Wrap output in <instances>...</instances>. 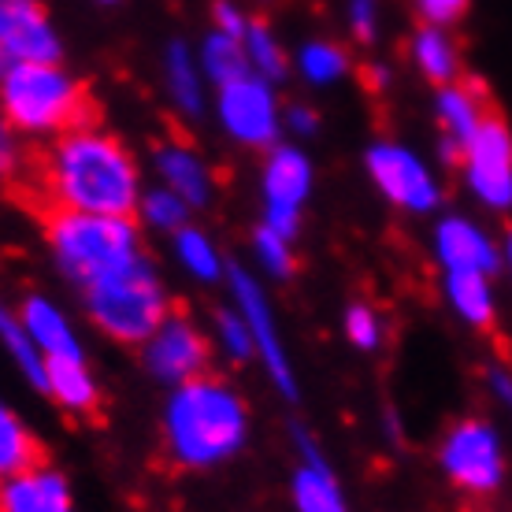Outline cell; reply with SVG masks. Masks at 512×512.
Returning <instances> with one entry per match:
<instances>
[{"mask_svg":"<svg viewBox=\"0 0 512 512\" xmlns=\"http://www.w3.org/2000/svg\"><path fill=\"white\" fill-rule=\"evenodd\" d=\"M141 360H145V372L153 379H160L167 386H182L197 379V375H208L212 346H208L205 331L193 323L190 312L179 305L167 312V320L141 346Z\"/></svg>","mask_w":512,"mask_h":512,"instance_id":"cell-9","label":"cell"},{"mask_svg":"<svg viewBox=\"0 0 512 512\" xmlns=\"http://www.w3.org/2000/svg\"><path fill=\"white\" fill-rule=\"evenodd\" d=\"M201 67H205V75L216 82V86H227L234 78H245L253 75L249 71V56H245V45L231 34H212L205 38V49H201Z\"/></svg>","mask_w":512,"mask_h":512,"instance_id":"cell-26","label":"cell"},{"mask_svg":"<svg viewBox=\"0 0 512 512\" xmlns=\"http://www.w3.org/2000/svg\"><path fill=\"white\" fill-rule=\"evenodd\" d=\"M26 334L34 338V346L41 349V357H86V349L78 342L75 327L67 320L60 308L52 305L49 297L30 294L23 301V312H19Z\"/></svg>","mask_w":512,"mask_h":512,"instance_id":"cell-20","label":"cell"},{"mask_svg":"<svg viewBox=\"0 0 512 512\" xmlns=\"http://www.w3.org/2000/svg\"><path fill=\"white\" fill-rule=\"evenodd\" d=\"M216 116L219 127L227 130V138H234L245 149H271L279 141L282 112L271 93V82L264 78L245 75L219 86Z\"/></svg>","mask_w":512,"mask_h":512,"instance_id":"cell-10","label":"cell"},{"mask_svg":"<svg viewBox=\"0 0 512 512\" xmlns=\"http://www.w3.org/2000/svg\"><path fill=\"white\" fill-rule=\"evenodd\" d=\"M101 4H116V0H101Z\"/></svg>","mask_w":512,"mask_h":512,"instance_id":"cell-41","label":"cell"},{"mask_svg":"<svg viewBox=\"0 0 512 512\" xmlns=\"http://www.w3.org/2000/svg\"><path fill=\"white\" fill-rule=\"evenodd\" d=\"M501 271L512 279V227L505 231V238H501Z\"/></svg>","mask_w":512,"mask_h":512,"instance_id":"cell-40","label":"cell"},{"mask_svg":"<svg viewBox=\"0 0 512 512\" xmlns=\"http://www.w3.org/2000/svg\"><path fill=\"white\" fill-rule=\"evenodd\" d=\"M216 30L219 34H231V38L242 41L245 38V30H249V19H245L234 4H227V0H219L216 4Z\"/></svg>","mask_w":512,"mask_h":512,"instance_id":"cell-38","label":"cell"},{"mask_svg":"<svg viewBox=\"0 0 512 512\" xmlns=\"http://www.w3.org/2000/svg\"><path fill=\"white\" fill-rule=\"evenodd\" d=\"M346 338L357 349H364V353H372V349L383 346V323H379L372 305L353 301V305L346 308Z\"/></svg>","mask_w":512,"mask_h":512,"instance_id":"cell-32","label":"cell"},{"mask_svg":"<svg viewBox=\"0 0 512 512\" xmlns=\"http://www.w3.org/2000/svg\"><path fill=\"white\" fill-rule=\"evenodd\" d=\"M231 294H234L238 312H242L245 327L253 334L256 357L264 360V368L271 372V379H275V386L282 390V397H297L294 368H290V360H286V349H282V338H279V323H275V312H271V305H268L264 286H260L242 264H234Z\"/></svg>","mask_w":512,"mask_h":512,"instance_id":"cell-12","label":"cell"},{"mask_svg":"<svg viewBox=\"0 0 512 512\" xmlns=\"http://www.w3.org/2000/svg\"><path fill=\"white\" fill-rule=\"evenodd\" d=\"M45 242L67 279L90 286L101 275L127 268L141 256L134 216H90V212H45L38 216Z\"/></svg>","mask_w":512,"mask_h":512,"instance_id":"cell-5","label":"cell"},{"mask_svg":"<svg viewBox=\"0 0 512 512\" xmlns=\"http://www.w3.org/2000/svg\"><path fill=\"white\" fill-rule=\"evenodd\" d=\"M156 171H160V182H164L167 190H175L186 201L190 208H205L208 201H212V171H208V164L197 156V149L193 145H186V141L171 138L164 141L160 149H156Z\"/></svg>","mask_w":512,"mask_h":512,"instance_id":"cell-18","label":"cell"},{"mask_svg":"<svg viewBox=\"0 0 512 512\" xmlns=\"http://www.w3.org/2000/svg\"><path fill=\"white\" fill-rule=\"evenodd\" d=\"M435 260L442 275L446 271H479V275H498L501 271V242L468 216H442L435 223Z\"/></svg>","mask_w":512,"mask_h":512,"instance_id":"cell-14","label":"cell"},{"mask_svg":"<svg viewBox=\"0 0 512 512\" xmlns=\"http://www.w3.org/2000/svg\"><path fill=\"white\" fill-rule=\"evenodd\" d=\"M8 193L34 219L56 208L134 216L141 208V171L123 138L101 127H78L26 153Z\"/></svg>","mask_w":512,"mask_h":512,"instance_id":"cell-1","label":"cell"},{"mask_svg":"<svg viewBox=\"0 0 512 512\" xmlns=\"http://www.w3.org/2000/svg\"><path fill=\"white\" fill-rule=\"evenodd\" d=\"M286 123H290L297 134H312V130H316V123H320V116H316L312 108H305V104H294V108L286 112Z\"/></svg>","mask_w":512,"mask_h":512,"instance_id":"cell-39","label":"cell"},{"mask_svg":"<svg viewBox=\"0 0 512 512\" xmlns=\"http://www.w3.org/2000/svg\"><path fill=\"white\" fill-rule=\"evenodd\" d=\"M216 334L231 360H249L256 353L253 334H249V327H245L242 312H231V308L216 312Z\"/></svg>","mask_w":512,"mask_h":512,"instance_id":"cell-33","label":"cell"},{"mask_svg":"<svg viewBox=\"0 0 512 512\" xmlns=\"http://www.w3.org/2000/svg\"><path fill=\"white\" fill-rule=\"evenodd\" d=\"M175 253H179V264L190 271L193 279L216 282L223 275V256H219L216 242L205 231L190 227V223L182 231H175Z\"/></svg>","mask_w":512,"mask_h":512,"instance_id":"cell-27","label":"cell"},{"mask_svg":"<svg viewBox=\"0 0 512 512\" xmlns=\"http://www.w3.org/2000/svg\"><path fill=\"white\" fill-rule=\"evenodd\" d=\"M242 45H245V56H249V71L256 78L279 82L286 75V52H282V45L275 41V34L264 23H249Z\"/></svg>","mask_w":512,"mask_h":512,"instance_id":"cell-28","label":"cell"},{"mask_svg":"<svg viewBox=\"0 0 512 512\" xmlns=\"http://www.w3.org/2000/svg\"><path fill=\"white\" fill-rule=\"evenodd\" d=\"M253 242H256V256H260V264H264L268 275H275V279H290V275H294L297 260H294L290 238H282V234L271 231V227H256Z\"/></svg>","mask_w":512,"mask_h":512,"instance_id":"cell-31","label":"cell"},{"mask_svg":"<svg viewBox=\"0 0 512 512\" xmlns=\"http://www.w3.org/2000/svg\"><path fill=\"white\" fill-rule=\"evenodd\" d=\"M82 290H86V312L93 327L119 346H145L156 327L167 320V312L175 308L160 271L145 253L130 260L127 268L101 275Z\"/></svg>","mask_w":512,"mask_h":512,"instance_id":"cell-4","label":"cell"},{"mask_svg":"<svg viewBox=\"0 0 512 512\" xmlns=\"http://www.w3.org/2000/svg\"><path fill=\"white\" fill-rule=\"evenodd\" d=\"M160 438L175 468L205 472L242 453L249 438V409L231 383L216 375H197L190 383L171 386Z\"/></svg>","mask_w":512,"mask_h":512,"instance_id":"cell-2","label":"cell"},{"mask_svg":"<svg viewBox=\"0 0 512 512\" xmlns=\"http://www.w3.org/2000/svg\"><path fill=\"white\" fill-rule=\"evenodd\" d=\"M301 449H305V464L297 468L294 483H290L297 512H349L342 490L334 483L331 468L316 457V446L305 435H301Z\"/></svg>","mask_w":512,"mask_h":512,"instance_id":"cell-21","label":"cell"},{"mask_svg":"<svg viewBox=\"0 0 512 512\" xmlns=\"http://www.w3.org/2000/svg\"><path fill=\"white\" fill-rule=\"evenodd\" d=\"M412 64L431 86H449L461 78V49L446 34V26L423 23L412 38Z\"/></svg>","mask_w":512,"mask_h":512,"instance_id":"cell-22","label":"cell"},{"mask_svg":"<svg viewBox=\"0 0 512 512\" xmlns=\"http://www.w3.org/2000/svg\"><path fill=\"white\" fill-rule=\"evenodd\" d=\"M297 67L312 86H331L349 71V56L331 41H308L297 56Z\"/></svg>","mask_w":512,"mask_h":512,"instance_id":"cell-29","label":"cell"},{"mask_svg":"<svg viewBox=\"0 0 512 512\" xmlns=\"http://www.w3.org/2000/svg\"><path fill=\"white\" fill-rule=\"evenodd\" d=\"M23 149H19V141H15V127L8 119L0 116V182L8 186L15 179V171L23 167Z\"/></svg>","mask_w":512,"mask_h":512,"instance_id":"cell-35","label":"cell"},{"mask_svg":"<svg viewBox=\"0 0 512 512\" xmlns=\"http://www.w3.org/2000/svg\"><path fill=\"white\" fill-rule=\"evenodd\" d=\"M38 464H49L45 446L38 435L0 401V479H12L19 472H30Z\"/></svg>","mask_w":512,"mask_h":512,"instance_id":"cell-23","label":"cell"},{"mask_svg":"<svg viewBox=\"0 0 512 512\" xmlns=\"http://www.w3.org/2000/svg\"><path fill=\"white\" fill-rule=\"evenodd\" d=\"M164 78H167V97L175 101L182 116H201V71L193 64L190 49L175 41L167 49V64H164Z\"/></svg>","mask_w":512,"mask_h":512,"instance_id":"cell-24","label":"cell"},{"mask_svg":"<svg viewBox=\"0 0 512 512\" xmlns=\"http://www.w3.org/2000/svg\"><path fill=\"white\" fill-rule=\"evenodd\" d=\"M45 394L60 405V409L75 412L82 420H101L104 397L101 386L86 368V357H49L45 360Z\"/></svg>","mask_w":512,"mask_h":512,"instance_id":"cell-17","label":"cell"},{"mask_svg":"<svg viewBox=\"0 0 512 512\" xmlns=\"http://www.w3.org/2000/svg\"><path fill=\"white\" fill-rule=\"evenodd\" d=\"M412 4H416V15L427 26H453L464 19L472 0H412Z\"/></svg>","mask_w":512,"mask_h":512,"instance_id":"cell-34","label":"cell"},{"mask_svg":"<svg viewBox=\"0 0 512 512\" xmlns=\"http://www.w3.org/2000/svg\"><path fill=\"white\" fill-rule=\"evenodd\" d=\"M490 112H494L490 93L479 82H472V78H457L449 86H438L435 119H438V130H442L438 149H442V156L453 167L461 164V149L468 145V138H472L475 130L483 127V119Z\"/></svg>","mask_w":512,"mask_h":512,"instance_id":"cell-15","label":"cell"},{"mask_svg":"<svg viewBox=\"0 0 512 512\" xmlns=\"http://www.w3.org/2000/svg\"><path fill=\"white\" fill-rule=\"evenodd\" d=\"M26 60H60V38L41 0H0V75Z\"/></svg>","mask_w":512,"mask_h":512,"instance_id":"cell-13","label":"cell"},{"mask_svg":"<svg viewBox=\"0 0 512 512\" xmlns=\"http://www.w3.org/2000/svg\"><path fill=\"white\" fill-rule=\"evenodd\" d=\"M438 468L446 483L468 501L498 498L509 475L501 431L483 416H464L438 442Z\"/></svg>","mask_w":512,"mask_h":512,"instance_id":"cell-6","label":"cell"},{"mask_svg":"<svg viewBox=\"0 0 512 512\" xmlns=\"http://www.w3.org/2000/svg\"><path fill=\"white\" fill-rule=\"evenodd\" d=\"M0 512H75L67 479L49 464L0 479Z\"/></svg>","mask_w":512,"mask_h":512,"instance_id":"cell-16","label":"cell"},{"mask_svg":"<svg viewBox=\"0 0 512 512\" xmlns=\"http://www.w3.org/2000/svg\"><path fill=\"white\" fill-rule=\"evenodd\" d=\"M442 294L453 316L472 327V331H494L498 327V290H494V275H479V271H446L442 279Z\"/></svg>","mask_w":512,"mask_h":512,"instance_id":"cell-19","label":"cell"},{"mask_svg":"<svg viewBox=\"0 0 512 512\" xmlns=\"http://www.w3.org/2000/svg\"><path fill=\"white\" fill-rule=\"evenodd\" d=\"M138 212L145 216L149 227H156V231H171V234L182 231V227H186V219H190V205H186L175 190H167V186L145 193Z\"/></svg>","mask_w":512,"mask_h":512,"instance_id":"cell-30","label":"cell"},{"mask_svg":"<svg viewBox=\"0 0 512 512\" xmlns=\"http://www.w3.org/2000/svg\"><path fill=\"white\" fill-rule=\"evenodd\" d=\"M364 167L372 175L375 190L383 193L394 208L409 212V216H431L442 205V182L435 179V171L423 164L409 145L375 141L368 156H364Z\"/></svg>","mask_w":512,"mask_h":512,"instance_id":"cell-8","label":"cell"},{"mask_svg":"<svg viewBox=\"0 0 512 512\" xmlns=\"http://www.w3.org/2000/svg\"><path fill=\"white\" fill-rule=\"evenodd\" d=\"M264 190V227L294 242L301 231V208L312 193V164L294 145H271L268 164L260 171Z\"/></svg>","mask_w":512,"mask_h":512,"instance_id":"cell-11","label":"cell"},{"mask_svg":"<svg viewBox=\"0 0 512 512\" xmlns=\"http://www.w3.org/2000/svg\"><path fill=\"white\" fill-rule=\"evenodd\" d=\"M0 116L15 134L49 141L78 127H101V104L60 60H26L0 75Z\"/></svg>","mask_w":512,"mask_h":512,"instance_id":"cell-3","label":"cell"},{"mask_svg":"<svg viewBox=\"0 0 512 512\" xmlns=\"http://www.w3.org/2000/svg\"><path fill=\"white\" fill-rule=\"evenodd\" d=\"M487 390L494 394L501 409L512 416V368L509 364H490L487 368Z\"/></svg>","mask_w":512,"mask_h":512,"instance_id":"cell-36","label":"cell"},{"mask_svg":"<svg viewBox=\"0 0 512 512\" xmlns=\"http://www.w3.org/2000/svg\"><path fill=\"white\" fill-rule=\"evenodd\" d=\"M349 23H353V34L360 41L375 38V0H353L349 4Z\"/></svg>","mask_w":512,"mask_h":512,"instance_id":"cell-37","label":"cell"},{"mask_svg":"<svg viewBox=\"0 0 512 512\" xmlns=\"http://www.w3.org/2000/svg\"><path fill=\"white\" fill-rule=\"evenodd\" d=\"M464 179V190L472 193L479 205L494 216L512 212V130L509 123L490 112L483 127L475 130L468 145L461 149L457 164Z\"/></svg>","mask_w":512,"mask_h":512,"instance_id":"cell-7","label":"cell"},{"mask_svg":"<svg viewBox=\"0 0 512 512\" xmlns=\"http://www.w3.org/2000/svg\"><path fill=\"white\" fill-rule=\"evenodd\" d=\"M0 342L8 349V357L15 360V368L45 394V357H41V349L34 346V338L26 334L23 320H19L15 312H8L4 305H0Z\"/></svg>","mask_w":512,"mask_h":512,"instance_id":"cell-25","label":"cell"}]
</instances>
